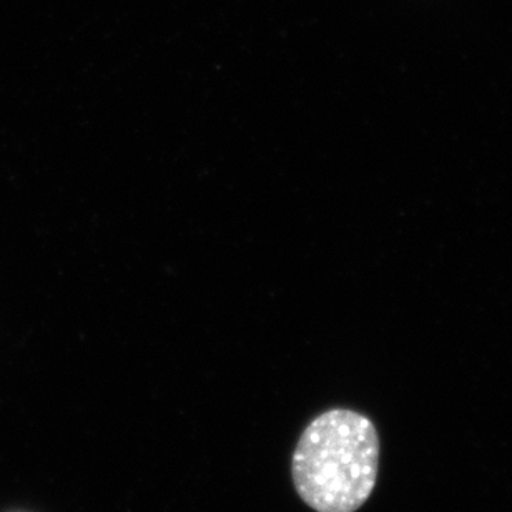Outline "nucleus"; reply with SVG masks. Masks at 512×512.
<instances>
[{"mask_svg":"<svg viewBox=\"0 0 512 512\" xmlns=\"http://www.w3.org/2000/svg\"><path fill=\"white\" fill-rule=\"evenodd\" d=\"M380 438L365 414L330 409L300 436L291 476L300 498L316 512H355L378 478Z\"/></svg>","mask_w":512,"mask_h":512,"instance_id":"f257e3e1","label":"nucleus"}]
</instances>
